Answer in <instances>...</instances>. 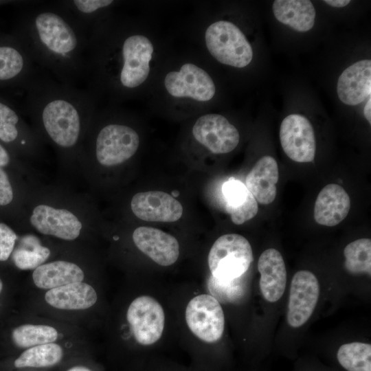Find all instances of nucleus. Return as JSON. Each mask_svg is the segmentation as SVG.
Segmentation results:
<instances>
[{
	"label": "nucleus",
	"instance_id": "4468645a",
	"mask_svg": "<svg viewBox=\"0 0 371 371\" xmlns=\"http://www.w3.org/2000/svg\"><path fill=\"white\" fill-rule=\"evenodd\" d=\"M133 214L150 222H175L183 214L179 201L163 191H147L135 194L131 201Z\"/></svg>",
	"mask_w": 371,
	"mask_h": 371
},
{
	"label": "nucleus",
	"instance_id": "e433bc0d",
	"mask_svg": "<svg viewBox=\"0 0 371 371\" xmlns=\"http://www.w3.org/2000/svg\"><path fill=\"white\" fill-rule=\"evenodd\" d=\"M67 371H92V370L85 366H77L71 368Z\"/></svg>",
	"mask_w": 371,
	"mask_h": 371
},
{
	"label": "nucleus",
	"instance_id": "39448f33",
	"mask_svg": "<svg viewBox=\"0 0 371 371\" xmlns=\"http://www.w3.org/2000/svg\"><path fill=\"white\" fill-rule=\"evenodd\" d=\"M140 139L131 126L119 122L103 125L94 138V153L98 162L106 167L120 165L137 151Z\"/></svg>",
	"mask_w": 371,
	"mask_h": 371
},
{
	"label": "nucleus",
	"instance_id": "a878e982",
	"mask_svg": "<svg viewBox=\"0 0 371 371\" xmlns=\"http://www.w3.org/2000/svg\"><path fill=\"white\" fill-rule=\"evenodd\" d=\"M50 255V250L41 245L33 234L23 236L20 245L13 251L12 260L21 270L35 269L43 265Z\"/></svg>",
	"mask_w": 371,
	"mask_h": 371
},
{
	"label": "nucleus",
	"instance_id": "58836bf2",
	"mask_svg": "<svg viewBox=\"0 0 371 371\" xmlns=\"http://www.w3.org/2000/svg\"><path fill=\"white\" fill-rule=\"evenodd\" d=\"M2 289H3V282H2L1 280L0 279V293H1V290H2Z\"/></svg>",
	"mask_w": 371,
	"mask_h": 371
},
{
	"label": "nucleus",
	"instance_id": "4be33fe9",
	"mask_svg": "<svg viewBox=\"0 0 371 371\" xmlns=\"http://www.w3.org/2000/svg\"><path fill=\"white\" fill-rule=\"evenodd\" d=\"M85 275L76 264L57 260L40 265L34 270V284L43 289H52L66 284L82 282Z\"/></svg>",
	"mask_w": 371,
	"mask_h": 371
},
{
	"label": "nucleus",
	"instance_id": "6e6552de",
	"mask_svg": "<svg viewBox=\"0 0 371 371\" xmlns=\"http://www.w3.org/2000/svg\"><path fill=\"white\" fill-rule=\"evenodd\" d=\"M164 83L168 93L175 98L207 102L216 93L214 82L208 73L193 63H185L179 71L168 72Z\"/></svg>",
	"mask_w": 371,
	"mask_h": 371
},
{
	"label": "nucleus",
	"instance_id": "f8f14e48",
	"mask_svg": "<svg viewBox=\"0 0 371 371\" xmlns=\"http://www.w3.org/2000/svg\"><path fill=\"white\" fill-rule=\"evenodd\" d=\"M319 295L317 278L312 272L301 270L295 273L291 283L287 322L298 328L310 318Z\"/></svg>",
	"mask_w": 371,
	"mask_h": 371
},
{
	"label": "nucleus",
	"instance_id": "ddd939ff",
	"mask_svg": "<svg viewBox=\"0 0 371 371\" xmlns=\"http://www.w3.org/2000/svg\"><path fill=\"white\" fill-rule=\"evenodd\" d=\"M30 221L38 232L65 240L77 238L82 227L81 221L71 212L45 204L34 208Z\"/></svg>",
	"mask_w": 371,
	"mask_h": 371
},
{
	"label": "nucleus",
	"instance_id": "4c0bfd02",
	"mask_svg": "<svg viewBox=\"0 0 371 371\" xmlns=\"http://www.w3.org/2000/svg\"><path fill=\"white\" fill-rule=\"evenodd\" d=\"M12 2H13V1H3V0H0V5H4V4H8V3H12Z\"/></svg>",
	"mask_w": 371,
	"mask_h": 371
},
{
	"label": "nucleus",
	"instance_id": "dca6fc26",
	"mask_svg": "<svg viewBox=\"0 0 371 371\" xmlns=\"http://www.w3.org/2000/svg\"><path fill=\"white\" fill-rule=\"evenodd\" d=\"M337 92L347 105H357L371 95V60H359L346 68L339 76Z\"/></svg>",
	"mask_w": 371,
	"mask_h": 371
},
{
	"label": "nucleus",
	"instance_id": "9d476101",
	"mask_svg": "<svg viewBox=\"0 0 371 371\" xmlns=\"http://www.w3.org/2000/svg\"><path fill=\"white\" fill-rule=\"evenodd\" d=\"M192 133L195 140L214 154L228 153L240 141L237 128L224 116L208 113L195 122Z\"/></svg>",
	"mask_w": 371,
	"mask_h": 371
},
{
	"label": "nucleus",
	"instance_id": "f03ea898",
	"mask_svg": "<svg viewBox=\"0 0 371 371\" xmlns=\"http://www.w3.org/2000/svg\"><path fill=\"white\" fill-rule=\"evenodd\" d=\"M23 91V108L46 137L59 148H76L95 114L93 94L38 72Z\"/></svg>",
	"mask_w": 371,
	"mask_h": 371
},
{
	"label": "nucleus",
	"instance_id": "9b49d317",
	"mask_svg": "<svg viewBox=\"0 0 371 371\" xmlns=\"http://www.w3.org/2000/svg\"><path fill=\"white\" fill-rule=\"evenodd\" d=\"M280 139L284 152L293 161L307 163L313 161L315 139L309 120L300 114H291L282 122Z\"/></svg>",
	"mask_w": 371,
	"mask_h": 371
},
{
	"label": "nucleus",
	"instance_id": "c756f323",
	"mask_svg": "<svg viewBox=\"0 0 371 371\" xmlns=\"http://www.w3.org/2000/svg\"><path fill=\"white\" fill-rule=\"evenodd\" d=\"M345 267L352 274L371 273V240L360 238L351 242L344 250Z\"/></svg>",
	"mask_w": 371,
	"mask_h": 371
},
{
	"label": "nucleus",
	"instance_id": "a211bd4d",
	"mask_svg": "<svg viewBox=\"0 0 371 371\" xmlns=\"http://www.w3.org/2000/svg\"><path fill=\"white\" fill-rule=\"evenodd\" d=\"M350 209V199L339 185H326L319 192L314 206V218L322 225L333 227L340 223Z\"/></svg>",
	"mask_w": 371,
	"mask_h": 371
},
{
	"label": "nucleus",
	"instance_id": "20e7f679",
	"mask_svg": "<svg viewBox=\"0 0 371 371\" xmlns=\"http://www.w3.org/2000/svg\"><path fill=\"white\" fill-rule=\"evenodd\" d=\"M253 261L249 241L237 234L220 236L212 245L207 257L211 275L220 280L243 276Z\"/></svg>",
	"mask_w": 371,
	"mask_h": 371
},
{
	"label": "nucleus",
	"instance_id": "72a5a7b5",
	"mask_svg": "<svg viewBox=\"0 0 371 371\" xmlns=\"http://www.w3.org/2000/svg\"><path fill=\"white\" fill-rule=\"evenodd\" d=\"M10 155L8 150L0 143V167H4L9 164Z\"/></svg>",
	"mask_w": 371,
	"mask_h": 371
},
{
	"label": "nucleus",
	"instance_id": "7c9ffc66",
	"mask_svg": "<svg viewBox=\"0 0 371 371\" xmlns=\"http://www.w3.org/2000/svg\"><path fill=\"white\" fill-rule=\"evenodd\" d=\"M241 277L233 280H220L211 275L207 281L210 295L219 303H234L238 301L245 292Z\"/></svg>",
	"mask_w": 371,
	"mask_h": 371
},
{
	"label": "nucleus",
	"instance_id": "f704fd0d",
	"mask_svg": "<svg viewBox=\"0 0 371 371\" xmlns=\"http://www.w3.org/2000/svg\"><path fill=\"white\" fill-rule=\"evenodd\" d=\"M324 2L326 3L327 4L333 7L342 8L349 4V3H350V1L349 0H325L324 1Z\"/></svg>",
	"mask_w": 371,
	"mask_h": 371
},
{
	"label": "nucleus",
	"instance_id": "bb28decb",
	"mask_svg": "<svg viewBox=\"0 0 371 371\" xmlns=\"http://www.w3.org/2000/svg\"><path fill=\"white\" fill-rule=\"evenodd\" d=\"M63 355V348L57 344L38 345L22 352L14 366L17 368L50 367L58 363Z\"/></svg>",
	"mask_w": 371,
	"mask_h": 371
},
{
	"label": "nucleus",
	"instance_id": "b1692460",
	"mask_svg": "<svg viewBox=\"0 0 371 371\" xmlns=\"http://www.w3.org/2000/svg\"><path fill=\"white\" fill-rule=\"evenodd\" d=\"M58 2L89 33L105 19L104 13L115 3L112 0H69Z\"/></svg>",
	"mask_w": 371,
	"mask_h": 371
},
{
	"label": "nucleus",
	"instance_id": "7ed1b4c3",
	"mask_svg": "<svg viewBox=\"0 0 371 371\" xmlns=\"http://www.w3.org/2000/svg\"><path fill=\"white\" fill-rule=\"evenodd\" d=\"M205 42L210 54L224 65L242 68L252 60L250 43L242 31L230 21L222 20L210 25L205 32Z\"/></svg>",
	"mask_w": 371,
	"mask_h": 371
},
{
	"label": "nucleus",
	"instance_id": "f257e3e1",
	"mask_svg": "<svg viewBox=\"0 0 371 371\" xmlns=\"http://www.w3.org/2000/svg\"><path fill=\"white\" fill-rule=\"evenodd\" d=\"M12 34L55 80L76 86L85 78L89 33L58 1L25 8Z\"/></svg>",
	"mask_w": 371,
	"mask_h": 371
},
{
	"label": "nucleus",
	"instance_id": "cd10ccee",
	"mask_svg": "<svg viewBox=\"0 0 371 371\" xmlns=\"http://www.w3.org/2000/svg\"><path fill=\"white\" fill-rule=\"evenodd\" d=\"M340 365L348 371H371V345L351 342L341 345L337 353Z\"/></svg>",
	"mask_w": 371,
	"mask_h": 371
},
{
	"label": "nucleus",
	"instance_id": "473e14b6",
	"mask_svg": "<svg viewBox=\"0 0 371 371\" xmlns=\"http://www.w3.org/2000/svg\"><path fill=\"white\" fill-rule=\"evenodd\" d=\"M13 199V190L8 176L0 167V205H7Z\"/></svg>",
	"mask_w": 371,
	"mask_h": 371
},
{
	"label": "nucleus",
	"instance_id": "0eeeda50",
	"mask_svg": "<svg viewBox=\"0 0 371 371\" xmlns=\"http://www.w3.org/2000/svg\"><path fill=\"white\" fill-rule=\"evenodd\" d=\"M186 321L192 333L207 343L219 340L224 331L223 311L220 303L210 295H199L189 302Z\"/></svg>",
	"mask_w": 371,
	"mask_h": 371
},
{
	"label": "nucleus",
	"instance_id": "393cba45",
	"mask_svg": "<svg viewBox=\"0 0 371 371\" xmlns=\"http://www.w3.org/2000/svg\"><path fill=\"white\" fill-rule=\"evenodd\" d=\"M16 108L0 97V141L25 147L30 141L27 139L26 129H24V124Z\"/></svg>",
	"mask_w": 371,
	"mask_h": 371
},
{
	"label": "nucleus",
	"instance_id": "1a4fd4ad",
	"mask_svg": "<svg viewBox=\"0 0 371 371\" xmlns=\"http://www.w3.org/2000/svg\"><path fill=\"white\" fill-rule=\"evenodd\" d=\"M126 319L135 339L140 344L151 345L162 335L164 312L161 304L150 296L135 299L127 310Z\"/></svg>",
	"mask_w": 371,
	"mask_h": 371
},
{
	"label": "nucleus",
	"instance_id": "423d86ee",
	"mask_svg": "<svg viewBox=\"0 0 371 371\" xmlns=\"http://www.w3.org/2000/svg\"><path fill=\"white\" fill-rule=\"evenodd\" d=\"M37 73L20 41L12 34L0 32V89L23 90Z\"/></svg>",
	"mask_w": 371,
	"mask_h": 371
},
{
	"label": "nucleus",
	"instance_id": "2f4dec72",
	"mask_svg": "<svg viewBox=\"0 0 371 371\" xmlns=\"http://www.w3.org/2000/svg\"><path fill=\"white\" fill-rule=\"evenodd\" d=\"M17 239L16 233L6 224L0 223V261H5L13 251Z\"/></svg>",
	"mask_w": 371,
	"mask_h": 371
},
{
	"label": "nucleus",
	"instance_id": "aec40b11",
	"mask_svg": "<svg viewBox=\"0 0 371 371\" xmlns=\"http://www.w3.org/2000/svg\"><path fill=\"white\" fill-rule=\"evenodd\" d=\"M222 194L225 210L234 224L241 225L257 214L258 202L240 181L229 178L222 186Z\"/></svg>",
	"mask_w": 371,
	"mask_h": 371
},
{
	"label": "nucleus",
	"instance_id": "c9c22d12",
	"mask_svg": "<svg viewBox=\"0 0 371 371\" xmlns=\"http://www.w3.org/2000/svg\"><path fill=\"white\" fill-rule=\"evenodd\" d=\"M363 115L368 122L371 123V98H368L364 109H363Z\"/></svg>",
	"mask_w": 371,
	"mask_h": 371
},
{
	"label": "nucleus",
	"instance_id": "2eb2a0df",
	"mask_svg": "<svg viewBox=\"0 0 371 371\" xmlns=\"http://www.w3.org/2000/svg\"><path fill=\"white\" fill-rule=\"evenodd\" d=\"M135 246L161 266L174 264L179 256V245L172 235L150 227H139L133 233Z\"/></svg>",
	"mask_w": 371,
	"mask_h": 371
},
{
	"label": "nucleus",
	"instance_id": "f3484780",
	"mask_svg": "<svg viewBox=\"0 0 371 371\" xmlns=\"http://www.w3.org/2000/svg\"><path fill=\"white\" fill-rule=\"evenodd\" d=\"M258 269L264 298L269 302H277L282 296L286 284V270L281 254L273 248L264 251L258 259Z\"/></svg>",
	"mask_w": 371,
	"mask_h": 371
},
{
	"label": "nucleus",
	"instance_id": "6ab92c4d",
	"mask_svg": "<svg viewBox=\"0 0 371 371\" xmlns=\"http://www.w3.org/2000/svg\"><path fill=\"white\" fill-rule=\"evenodd\" d=\"M278 179L279 170L276 161L271 156H264L247 174L245 186L257 202L268 205L276 196Z\"/></svg>",
	"mask_w": 371,
	"mask_h": 371
},
{
	"label": "nucleus",
	"instance_id": "5701e85b",
	"mask_svg": "<svg viewBox=\"0 0 371 371\" xmlns=\"http://www.w3.org/2000/svg\"><path fill=\"white\" fill-rule=\"evenodd\" d=\"M273 12L278 21L297 32H307L315 23V9L308 0H276Z\"/></svg>",
	"mask_w": 371,
	"mask_h": 371
},
{
	"label": "nucleus",
	"instance_id": "412c9836",
	"mask_svg": "<svg viewBox=\"0 0 371 371\" xmlns=\"http://www.w3.org/2000/svg\"><path fill=\"white\" fill-rule=\"evenodd\" d=\"M48 304L62 310H84L97 301L95 289L89 284L78 282L48 290L45 296Z\"/></svg>",
	"mask_w": 371,
	"mask_h": 371
},
{
	"label": "nucleus",
	"instance_id": "c85d7f7f",
	"mask_svg": "<svg viewBox=\"0 0 371 371\" xmlns=\"http://www.w3.org/2000/svg\"><path fill=\"white\" fill-rule=\"evenodd\" d=\"M58 336V332L54 327L34 324L19 326L13 330L12 334L14 343L23 348L54 343Z\"/></svg>",
	"mask_w": 371,
	"mask_h": 371
}]
</instances>
